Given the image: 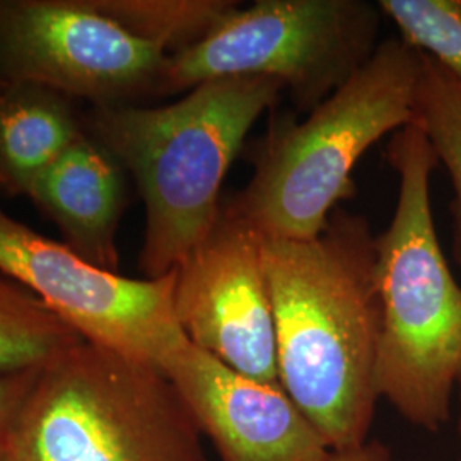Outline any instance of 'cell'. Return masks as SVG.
I'll use <instances>...</instances> for the list:
<instances>
[{"instance_id": "6da1fadb", "label": "cell", "mask_w": 461, "mask_h": 461, "mask_svg": "<svg viewBox=\"0 0 461 461\" xmlns=\"http://www.w3.org/2000/svg\"><path fill=\"white\" fill-rule=\"evenodd\" d=\"M279 381L331 451L367 441L379 400L376 236L337 209L313 240H265Z\"/></svg>"}, {"instance_id": "7a4b0ae2", "label": "cell", "mask_w": 461, "mask_h": 461, "mask_svg": "<svg viewBox=\"0 0 461 461\" xmlns=\"http://www.w3.org/2000/svg\"><path fill=\"white\" fill-rule=\"evenodd\" d=\"M284 91L270 77H226L171 104L93 106L84 116L86 132L113 154L144 202L139 268L146 279L173 272L214 226L232 161Z\"/></svg>"}, {"instance_id": "3957f363", "label": "cell", "mask_w": 461, "mask_h": 461, "mask_svg": "<svg viewBox=\"0 0 461 461\" xmlns=\"http://www.w3.org/2000/svg\"><path fill=\"white\" fill-rule=\"evenodd\" d=\"M422 53L402 38L369 60L303 122L274 120L248 152L253 175L224 209L265 240L320 236L337 205L356 194L352 171L386 133L413 123Z\"/></svg>"}, {"instance_id": "277c9868", "label": "cell", "mask_w": 461, "mask_h": 461, "mask_svg": "<svg viewBox=\"0 0 461 461\" xmlns=\"http://www.w3.org/2000/svg\"><path fill=\"white\" fill-rule=\"evenodd\" d=\"M386 158L400 185L393 219L376 236L379 398L409 422L436 432L451 417L461 375V285L430 207V175L439 161L415 123L393 133Z\"/></svg>"}, {"instance_id": "5b68a950", "label": "cell", "mask_w": 461, "mask_h": 461, "mask_svg": "<svg viewBox=\"0 0 461 461\" xmlns=\"http://www.w3.org/2000/svg\"><path fill=\"white\" fill-rule=\"evenodd\" d=\"M0 453L7 461H209L163 369L86 340L40 369Z\"/></svg>"}, {"instance_id": "8992f818", "label": "cell", "mask_w": 461, "mask_h": 461, "mask_svg": "<svg viewBox=\"0 0 461 461\" xmlns=\"http://www.w3.org/2000/svg\"><path fill=\"white\" fill-rule=\"evenodd\" d=\"M378 7L364 0H258L200 43L169 55L156 96L226 77H270L313 112L376 50Z\"/></svg>"}, {"instance_id": "52a82bcc", "label": "cell", "mask_w": 461, "mask_h": 461, "mask_svg": "<svg viewBox=\"0 0 461 461\" xmlns=\"http://www.w3.org/2000/svg\"><path fill=\"white\" fill-rule=\"evenodd\" d=\"M0 274L38 297L79 337L161 369L186 337L175 313V270L131 279L89 264L0 207Z\"/></svg>"}, {"instance_id": "ba28073f", "label": "cell", "mask_w": 461, "mask_h": 461, "mask_svg": "<svg viewBox=\"0 0 461 461\" xmlns=\"http://www.w3.org/2000/svg\"><path fill=\"white\" fill-rule=\"evenodd\" d=\"M167 57L89 0H0V77L93 106L156 96Z\"/></svg>"}, {"instance_id": "9c48e42d", "label": "cell", "mask_w": 461, "mask_h": 461, "mask_svg": "<svg viewBox=\"0 0 461 461\" xmlns=\"http://www.w3.org/2000/svg\"><path fill=\"white\" fill-rule=\"evenodd\" d=\"M175 313L194 346L248 378L280 384L264 238L222 203L175 268Z\"/></svg>"}, {"instance_id": "30bf717a", "label": "cell", "mask_w": 461, "mask_h": 461, "mask_svg": "<svg viewBox=\"0 0 461 461\" xmlns=\"http://www.w3.org/2000/svg\"><path fill=\"white\" fill-rule=\"evenodd\" d=\"M161 369L221 461H327V439L280 384L248 378L186 337Z\"/></svg>"}, {"instance_id": "8fae6325", "label": "cell", "mask_w": 461, "mask_h": 461, "mask_svg": "<svg viewBox=\"0 0 461 461\" xmlns=\"http://www.w3.org/2000/svg\"><path fill=\"white\" fill-rule=\"evenodd\" d=\"M26 197L89 264L116 272V230L125 212L127 173L113 154L84 133L34 180Z\"/></svg>"}, {"instance_id": "7c38bea8", "label": "cell", "mask_w": 461, "mask_h": 461, "mask_svg": "<svg viewBox=\"0 0 461 461\" xmlns=\"http://www.w3.org/2000/svg\"><path fill=\"white\" fill-rule=\"evenodd\" d=\"M84 133L72 99L40 84L0 77V192L28 195Z\"/></svg>"}, {"instance_id": "4fadbf2b", "label": "cell", "mask_w": 461, "mask_h": 461, "mask_svg": "<svg viewBox=\"0 0 461 461\" xmlns=\"http://www.w3.org/2000/svg\"><path fill=\"white\" fill-rule=\"evenodd\" d=\"M133 36L175 55L200 43L240 5L232 0H89Z\"/></svg>"}, {"instance_id": "5bb4252c", "label": "cell", "mask_w": 461, "mask_h": 461, "mask_svg": "<svg viewBox=\"0 0 461 461\" xmlns=\"http://www.w3.org/2000/svg\"><path fill=\"white\" fill-rule=\"evenodd\" d=\"M79 342L38 297L0 274V371L43 367Z\"/></svg>"}, {"instance_id": "9a60e30c", "label": "cell", "mask_w": 461, "mask_h": 461, "mask_svg": "<svg viewBox=\"0 0 461 461\" xmlns=\"http://www.w3.org/2000/svg\"><path fill=\"white\" fill-rule=\"evenodd\" d=\"M422 53V51H420ZM413 123L422 129L445 166L451 186V249L461 268V83L422 53Z\"/></svg>"}, {"instance_id": "2e32d148", "label": "cell", "mask_w": 461, "mask_h": 461, "mask_svg": "<svg viewBox=\"0 0 461 461\" xmlns=\"http://www.w3.org/2000/svg\"><path fill=\"white\" fill-rule=\"evenodd\" d=\"M400 38L461 83V0H379Z\"/></svg>"}, {"instance_id": "e0dca14e", "label": "cell", "mask_w": 461, "mask_h": 461, "mask_svg": "<svg viewBox=\"0 0 461 461\" xmlns=\"http://www.w3.org/2000/svg\"><path fill=\"white\" fill-rule=\"evenodd\" d=\"M40 369L41 367L24 371H0V451L26 398L33 390Z\"/></svg>"}, {"instance_id": "ac0fdd59", "label": "cell", "mask_w": 461, "mask_h": 461, "mask_svg": "<svg viewBox=\"0 0 461 461\" xmlns=\"http://www.w3.org/2000/svg\"><path fill=\"white\" fill-rule=\"evenodd\" d=\"M327 461H393L386 446L378 441H366L364 445L342 451H331Z\"/></svg>"}, {"instance_id": "d6986e66", "label": "cell", "mask_w": 461, "mask_h": 461, "mask_svg": "<svg viewBox=\"0 0 461 461\" xmlns=\"http://www.w3.org/2000/svg\"><path fill=\"white\" fill-rule=\"evenodd\" d=\"M458 392H460V415H458V430H460V436H461V375L460 378H458Z\"/></svg>"}, {"instance_id": "ffe728a7", "label": "cell", "mask_w": 461, "mask_h": 461, "mask_svg": "<svg viewBox=\"0 0 461 461\" xmlns=\"http://www.w3.org/2000/svg\"><path fill=\"white\" fill-rule=\"evenodd\" d=\"M0 461H7V460H5V456H4V455H2V453H0Z\"/></svg>"}, {"instance_id": "44dd1931", "label": "cell", "mask_w": 461, "mask_h": 461, "mask_svg": "<svg viewBox=\"0 0 461 461\" xmlns=\"http://www.w3.org/2000/svg\"><path fill=\"white\" fill-rule=\"evenodd\" d=\"M461 461V460H460Z\"/></svg>"}]
</instances>
